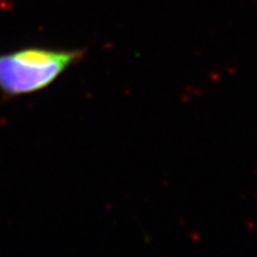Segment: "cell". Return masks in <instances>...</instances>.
I'll return each mask as SVG.
<instances>
[{
	"label": "cell",
	"mask_w": 257,
	"mask_h": 257,
	"mask_svg": "<svg viewBox=\"0 0 257 257\" xmlns=\"http://www.w3.org/2000/svg\"><path fill=\"white\" fill-rule=\"evenodd\" d=\"M84 49L28 46L0 54V92L4 100L29 96L53 85L84 59Z\"/></svg>",
	"instance_id": "1"
}]
</instances>
